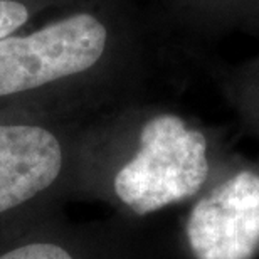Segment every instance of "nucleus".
<instances>
[{"label": "nucleus", "instance_id": "nucleus-4", "mask_svg": "<svg viewBox=\"0 0 259 259\" xmlns=\"http://www.w3.org/2000/svg\"><path fill=\"white\" fill-rule=\"evenodd\" d=\"M66 167L59 137L40 125L0 123V242L51 219L35 210Z\"/></svg>", "mask_w": 259, "mask_h": 259}, {"label": "nucleus", "instance_id": "nucleus-2", "mask_svg": "<svg viewBox=\"0 0 259 259\" xmlns=\"http://www.w3.org/2000/svg\"><path fill=\"white\" fill-rule=\"evenodd\" d=\"M189 204L182 239L190 259L259 256V163H226Z\"/></svg>", "mask_w": 259, "mask_h": 259}, {"label": "nucleus", "instance_id": "nucleus-6", "mask_svg": "<svg viewBox=\"0 0 259 259\" xmlns=\"http://www.w3.org/2000/svg\"><path fill=\"white\" fill-rule=\"evenodd\" d=\"M27 19L29 10L25 5L15 0H0V39L19 29Z\"/></svg>", "mask_w": 259, "mask_h": 259}, {"label": "nucleus", "instance_id": "nucleus-5", "mask_svg": "<svg viewBox=\"0 0 259 259\" xmlns=\"http://www.w3.org/2000/svg\"><path fill=\"white\" fill-rule=\"evenodd\" d=\"M0 259H163L130 221L64 224L54 217L0 242Z\"/></svg>", "mask_w": 259, "mask_h": 259}, {"label": "nucleus", "instance_id": "nucleus-3", "mask_svg": "<svg viewBox=\"0 0 259 259\" xmlns=\"http://www.w3.org/2000/svg\"><path fill=\"white\" fill-rule=\"evenodd\" d=\"M108 29L79 12L22 37L0 39V96L15 95L79 74L100 63Z\"/></svg>", "mask_w": 259, "mask_h": 259}, {"label": "nucleus", "instance_id": "nucleus-7", "mask_svg": "<svg viewBox=\"0 0 259 259\" xmlns=\"http://www.w3.org/2000/svg\"><path fill=\"white\" fill-rule=\"evenodd\" d=\"M247 110H249V116H251L252 123L259 128V101L257 100L251 101L249 106H247Z\"/></svg>", "mask_w": 259, "mask_h": 259}, {"label": "nucleus", "instance_id": "nucleus-1", "mask_svg": "<svg viewBox=\"0 0 259 259\" xmlns=\"http://www.w3.org/2000/svg\"><path fill=\"white\" fill-rule=\"evenodd\" d=\"M224 165L204 128L177 113H155L110 174L106 197L128 219H143L194 200Z\"/></svg>", "mask_w": 259, "mask_h": 259}]
</instances>
